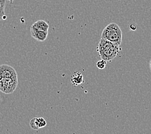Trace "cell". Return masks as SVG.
<instances>
[{"mask_svg":"<svg viewBox=\"0 0 151 134\" xmlns=\"http://www.w3.org/2000/svg\"><path fill=\"white\" fill-rule=\"evenodd\" d=\"M32 26L34 27L35 28H36V29L41 31L48 32L49 29L48 24L44 20H38L36 21V22H35L33 25H32Z\"/></svg>","mask_w":151,"mask_h":134,"instance_id":"obj_8","label":"cell"},{"mask_svg":"<svg viewBox=\"0 0 151 134\" xmlns=\"http://www.w3.org/2000/svg\"><path fill=\"white\" fill-rule=\"evenodd\" d=\"M7 1H9L10 2V3H12L13 1H14V0H7Z\"/></svg>","mask_w":151,"mask_h":134,"instance_id":"obj_12","label":"cell"},{"mask_svg":"<svg viewBox=\"0 0 151 134\" xmlns=\"http://www.w3.org/2000/svg\"><path fill=\"white\" fill-rule=\"evenodd\" d=\"M96 50L102 59L106 62L113 61L120 52V46L104 39H100Z\"/></svg>","mask_w":151,"mask_h":134,"instance_id":"obj_1","label":"cell"},{"mask_svg":"<svg viewBox=\"0 0 151 134\" xmlns=\"http://www.w3.org/2000/svg\"><path fill=\"white\" fill-rule=\"evenodd\" d=\"M46 121L43 117H34L30 121V127L34 130L44 128L46 126Z\"/></svg>","mask_w":151,"mask_h":134,"instance_id":"obj_6","label":"cell"},{"mask_svg":"<svg viewBox=\"0 0 151 134\" xmlns=\"http://www.w3.org/2000/svg\"><path fill=\"white\" fill-rule=\"evenodd\" d=\"M150 61H151V58H150Z\"/></svg>","mask_w":151,"mask_h":134,"instance_id":"obj_14","label":"cell"},{"mask_svg":"<svg viewBox=\"0 0 151 134\" xmlns=\"http://www.w3.org/2000/svg\"><path fill=\"white\" fill-rule=\"evenodd\" d=\"M101 38L120 46L122 39V32L121 28L115 23H111L104 28Z\"/></svg>","mask_w":151,"mask_h":134,"instance_id":"obj_2","label":"cell"},{"mask_svg":"<svg viewBox=\"0 0 151 134\" xmlns=\"http://www.w3.org/2000/svg\"><path fill=\"white\" fill-rule=\"evenodd\" d=\"M17 86V76L16 77L0 79V91L9 94L12 93Z\"/></svg>","mask_w":151,"mask_h":134,"instance_id":"obj_3","label":"cell"},{"mask_svg":"<svg viewBox=\"0 0 151 134\" xmlns=\"http://www.w3.org/2000/svg\"><path fill=\"white\" fill-rule=\"evenodd\" d=\"M106 64H107V62L106 61H104V59H100V60L97 61L96 67L98 68L99 69L102 70V69H104V68H106Z\"/></svg>","mask_w":151,"mask_h":134,"instance_id":"obj_10","label":"cell"},{"mask_svg":"<svg viewBox=\"0 0 151 134\" xmlns=\"http://www.w3.org/2000/svg\"><path fill=\"white\" fill-rule=\"evenodd\" d=\"M6 1V0H0V21L6 19L5 14Z\"/></svg>","mask_w":151,"mask_h":134,"instance_id":"obj_9","label":"cell"},{"mask_svg":"<svg viewBox=\"0 0 151 134\" xmlns=\"http://www.w3.org/2000/svg\"><path fill=\"white\" fill-rule=\"evenodd\" d=\"M30 32L32 36L35 39L39 41H45L48 37V32H44L39 30L36 28H35L34 27L31 26L30 28Z\"/></svg>","mask_w":151,"mask_h":134,"instance_id":"obj_5","label":"cell"},{"mask_svg":"<svg viewBox=\"0 0 151 134\" xmlns=\"http://www.w3.org/2000/svg\"><path fill=\"white\" fill-rule=\"evenodd\" d=\"M71 82L74 86H78L84 82L83 75L80 72H75L71 77Z\"/></svg>","mask_w":151,"mask_h":134,"instance_id":"obj_7","label":"cell"},{"mask_svg":"<svg viewBox=\"0 0 151 134\" xmlns=\"http://www.w3.org/2000/svg\"><path fill=\"white\" fill-rule=\"evenodd\" d=\"M150 69L151 70V61H150Z\"/></svg>","mask_w":151,"mask_h":134,"instance_id":"obj_13","label":"cell"},{"mask_svg":"<svg viewBox=\"0 0 151 134\" xmlns=\"http://www.w3.org/2000/svg\"><path fill=\"white\" fill-rule=\"evenodd\" d=\"M17 76V72L11 66L7 64L0 65V79L9 78Z\"/></svg>","mask_w":151,"mask_h":134,"instance_id":"obj_4","label":"cell"},{"mask_svg":"<svg viewBox=\"0 0 151 134\" xmlns=\"http://www.w3.org/2000/svg\"><path fill=\"white\" fill-rule=\"evenodd\" d=\"M130 27L131 29L132 30H135L136 29V26L134 24H131L130 27Z\"/></svg>","mask_w":151,"mask_h":134,"instance_id":"obj_11","label":"cell"}]
</instances>
